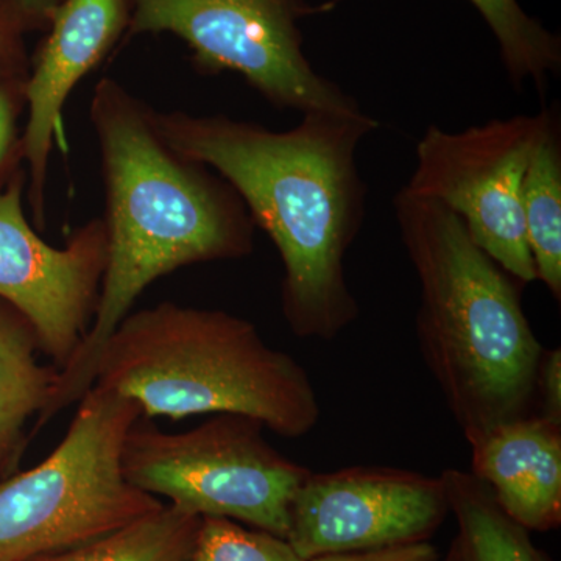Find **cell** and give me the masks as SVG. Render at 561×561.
I'll return each instance as SVG.
<instances>
[{"label": "cell", "instance_id": "obj_18", "mask_svg": "<svg viewBox=\"0 0 561 561\" xmlns=\"http://www.w3.org/2000/svg\"><path fill=\"white\" fill-rule=\"evenodd\" d=\"M183 561H305L284 538L231 519L202 518Z\"/></svg>", "mask_w": 561, "mask_h": 561}, {"label": "cell", "instance_id": "obj_24", "mask_svg": "<svg viewBox=\"0 0 561 561\" xmlns=\"http://www.w3.org/2000/svg\"><path fill=\"white\" fill-rule=\"evenodd\" d=\"M445 561H457L456 552H454L453 548L451 551L448 552V556H446Z\"/></svg>", "mask_w": 561, "mask_h": 561}, {"label": "cell", "instance_id": "obj_17", "mask_svg": "<svg viewBox=\"0 0 561 561\" xmlns=\"http://www.w3.org/2000/svg\"><path fill=\"white\" fill-rule=\"evenodd\" d=\"M500 46L505 72L516 90L530 81L545 92L561 70V41L531 18L518 0H470Z\"/></svg>", "mask_w": 561, "mask_h": 561}, {"label": "cell", "instance_id": "obj_5", "mask_svg": "<svg viewBox=\"0 0 561 561\" xmlns=\"http://www.w3.org/2000/svg\"><path fill=\"white\" fill-rule=\"evenodd\" d=\"M140 416L135 401L114 391L84 393L50 456L0 481V561L68 551L162 507L122 470L125 438Z\"/></svg>", "mask_w": 561, "mask_h": 561}, {"label": "cell", "instance_id": "obj_3", "mask_svg": "<svg viewBox=\"0 0 561 561\" xmlns=\"http://www.w3.org/2000/svg\"><path fill=\"white\" fill-rule=\"evenodd\" d=\"M393 209L420 283V353L465 438L530 415L545 346L524 313V284L440 203L401 190Z\"/></svg>", "mask_w": 561, "mask_h": 561}, {"label": "cell", "instance_id": "obj_7", "mask_svg": "<svg viewBox=\"0 0 561 561\" xmlns=\"http://www.w3.org/2000/svg\"><path fill=\"white\" fill-rule=\"evenodd\" d=\"M133 36L172 33L190 47L202 76L232 72L280 111L360 108L353 95L320 76L302 51L306 0H128Z\"/></svg>", "mask_w": 561, "mask_h": 561}, {"label": "cell", "instance_id": "obj_22", "mask_svg": "<svg viewBox=\"0 0 561 561\" xmlns=\"http://www.w3.org/2000/svg\"><path fill=\"white\" fill-rule=\"evenodd\" d=\"M308 561H445L427 541L387 546L368 551L328 553Z\"/></svg>", "mask_w": 561, "mask_h": 561}, {"label": "cell", "instance_id": "obj_2", "mask_svg": "<svg viewBox=\"0 0 561 561\" xmlns=\"http://www.w3.org/2000/svg\"><path fill=\"white\" fill-rule=\"evenodd\" d=\"M90 116L101 151L108 261L90 330L60 368L36 430L94 386L103 346L151 283L254 250L256 227L238 192L208 165L173 150L149 103L119 81L102 79Z\"/></svg>", "mask_w": 561, "mask_h": 561}, {"label": "cell", "instance_id": "obj_14", "mask_svg": "<svg viewBox=\"0 0 561 561\" xmlns=\"http://www.w3.org/2000/svg\"><path fill=\"white\" fill-rule=\"evenodd\" d=\"M440 479L459 526L453 542L457 561H548L535 548L529 530L497 504L471 471L448 468Z\"/></svg>", "mask_w": 561, "mask_h": 561}, {"label": "cell", "instance_id": "obj_6", "mask_svg": "<svg viewBox=\"0 0 561 561\" xmlns=\"http://www.w3.org/2000/svg\"><path fill=\"white\" fill-rule=\"evenodd\" d=\"M264 430L250 416L219 413L172 434L140 416L125 438L122 470L133 486L181 511L286 540L291 501L311 470L276 451Z\"/></svg>", "mask_w": 561, "mask_h": 561}, {"label": "cell", "instance_id": "obj_9", "mask_svg": "<svg viewBox=\"0 0 561 561\" xmlns=\"http://www.w3.org/2000/svg\"><path fill=\"white\" fill-rule=\"evenodd\" d=\"M27 173L0 192V298L35 328L41 351L62 368L98 311L108 236L105 221L77 228L62 247L35 231L24 209Z\"/></svg>", "mask_w": 561, "mask_h": 561}, {"label": "cell", "instance_id": "obj_8", "mask_svg": "<svg viewBox=\"0 0 561 561\" xmlns=\"http://www.w3.org/2000/svg\"><path fill=\"white\" fill-rule=\"evenodd\" d=\"M551 113L542 108L461 131L430 125L402 187L453 210L472 241L524 286L537 280V271L524 230L523 181Z\"/></svg>", "mask_w": 561, "mask_h": 561}, {"label": "cell", "instance_id": "obj_21", "mask_svg": "<svg viewBox=\"0 0 561 561\" xmlns=\"http://www.w3.org/2000/svg\"><path fill=\"white\" fill-rule=\"evenodd\" d=\"M61 0H0V20L22 36L46 32Z\"/></svg>", "mask_w": 561, "mask_h": 561}, {"label": "cell", "instance_id": "obj_15", "mask_svg": "<svg viewBox=\"0 0 561 561\" xmlns=\"http://www.w3.org/2000/svg\"><path fill=\"white\" fill-rule=\"evenodd\" d=\"M561 122L552 106L526 169L522 210L537 280L561 300Z\"/></svg>", "mask_w": 561, "mask_h": 561}, {"label": "cell", "instance_id": "obj_1", "mask_svg": "<svg viewBox=\"0 0 561 561\" xmlns=\"http://www.w3.org/2000/svg\"><path fill=\"white\" fill-rule=\"evenodd\" d=\"M301 116L286 131L184 111L154 110V124L173 150L227 180L254 227L272 239L283 262L280 311L289 330L330 342L360 312L345 261L367 214L357 150L379 122L362 108Z\"/></svg>", "mask_w": 561, "mask_h": 561}, {"label": "cell", "instance_id": "obj_12", "mask_svg": "<svg viewBox=\"0 0 561 561\" xmlns=\"http://www.w3.org/2000/svg\"><path fill=\"white\" fill-rule=\"evenodd\" d=\"M471 472L527 530L561 522V424L538 413L493 427L468 440Z\"/></svg>", "mask_w": 561, "mask_h": 561}, {"label": "cell", "instance_id": "obj_10", "mask_svg": "<svg viewBox=\"0 0 561 561\" xmlns=\"http://www.w3.org/2000/svg\"><path fill=\"white\" fill-rule=\"evenodd\" d=\"M449 513L440 476L389 467L309 472L290 505L287 542L302 560L426 541Z\"/></svg>", "mask_w": 561, "mask_h": 561}, {"label": "cell", "instance_id": "obj_23", "mask_svg": "<svg viewBox=\"0 0 561 561\" xmlns=\"http://www.w3.org/2000/svg\"><path fill=\"white\" fill-rule=\"evenodd\" d=\"M31 58L25 50L24 36L0 20V83L27 81Z\"/></svg>", "mask_w": 561, "mask_h": 561}, {"label": "cell", "instance_id": "obj_16", "mask_svg": "<svg viewBox=\"0 0 561 561\" xmlns=\"http://www.w3.org/2000/svg\"><path fill=\"white\" fill-rule=\"evenodd\" d=\"M201 522L175 505H162L98 540L32 561H183Z\"/></svg>", "mask_w": 561, "mask_h": 561}, {"label": "cell", "instance_id": "obj_19", "mask_svg": "<svg viewBox=\"0 0 561 561\" xmlns=\"http://www.w3.org/2000/svg\"><path fill=\"white\" fill-rule=\"evenodd\" d=\"M25 111V81L0 83V192L25 171L21 116Z\"/></svg>", "mask_w": 561, "mask_h": 561}, {"label": "cell", "instance_id": "obj_11", "mask_svg": "<svg viewBox=\"0 0 561 561\" xmlns=\"http://www.w3.org/2000/svg\"><path fill=\"white\" fill-rule=\"evenodd\" d=\"M128 0H61L46 36L31 58L25 81L24 153L27 202L36 227H46V184L50 154L61 138L70 92L127 35Z\"/></svg>", "mask_w": 561, "mask_h": 561}, {"label": "cell", "instance_id": "obj_4", "mask_svg": "<svg viewBox=\"0 0 561 561\" xmlns=\"http://www.w3.org/2000/svg\"><path fill=\"white\" fill-rule=\"evenodd\" d=\"M94 386L135 401L147 420L236 413L286 438L308 435L321 413L308 371L251 321L172 301L121 321Z\"/></svg>", "mask_w": 561, "mask_h": 561}, {"label": "cell", "instance_id": "obj_13", "mask_svg": "<svg viewBox=\"0 0 561 561\" xmlns=\"http://www.w3.org/2000/svg\"><path fill=\"white\" fill-rule=\"evenodd\" d=\"M38 350L31 321L0 298V474L20 459L25 424L47 408L60 375L39 364Z\"/></svg>", "mask_w": 561, "mask_h": 561}, {"label": "cell", "instance_id": "obj_20", "mask_svg": "<svg viewBox=\"0 0 561 561\" xmlns=\"http://www.w3.org/2000/svg\"><path fill=\"white\" fill-rule=\"evenodd\" d=\"M535 401L542 419L561 424V350H545L535 382Z\"/></svg>", "mask_w": 561, "mask_h": 561}]
</instances>
